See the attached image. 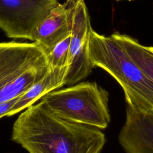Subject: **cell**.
<instances>
[{
	"label": "cell",
	"instance_id": "6da1fadb",
	"mask_svg": "<svg viewBox=\"0 0 153 153\" xmlns=\"http://www.w3.org/2000/svg\"><path fill=\"white\" fill-rule=\"evenodd\" d=\"M11 140L29 153H100L106 142L100 128L60 118L41 101L19 115Z\"/></svg>",
	"mask_w": 153,
	"mask_h": 153
},
{
	"label": "cell",
	"instance_id": "7a4b0ae2",
	"mask_svg": "<svg viewBox=\"0 0 153 153\" xmlns=\"http://www.w3.org/2000/svg\"><path fill=\"white\" fill-rule=\"evenodd\" d=\"M89 54L94 68H102L120 85L127 106L142 111H153V82L111 35H100L92 29Z\"/></svg>",
	"mask_w": 153,
	"mask_h": 153
},
{
	"label": "cell",
	"instance_id": "3957f363",
	"mask_svg": "<svg viewBox=\"0 0 153 153\" xmlns=\"http://www.w3.org/2000/svg\"><path fill=\"white\" fill-rule=\"evenodd\" d=\"M41 102L54 115L70 122L101 130L111 121L109 93L95 82H82L52 91Z\"/></svg>",
	"mask_w": 153,
	"mask_h": 153
},
{
	"label": "cell",
	"instance_id": "277c9868",
	"mask_svg": "<svg viewBox=\"0 0 153 153\" xmlns=\"http://www.w3.org/2000/svg\"><path fill=\"white\" fill-rule=\"evenodd\" d=\"M51 69L36 42H0V103L22 95Z\"/></svg>",
	"mask_w": 153,
	"mask_h": 153
},
{
	"label": "cell",
	"instance_id": "5b68a950",
	"mask_svg": "<svg viewBox=\"0 0 153 153\" xmlns=\"http://www.w3.org/2000/svg\"><path fill=\"white\" fill-rule=\"evenodd\" d=\"M58 0H0V29L7 37L33 41L38 26Z\"/></svg>",
	"mask_w": 153,
	"mask_h": 153
},
{
	"label": "cell",
	"instance_id": "8992f818",
	"mask_svg": "<svg viewBox=\"0 0 153 153\" xmlns=\"http://www.w3.org/2000/svg\"><path fill=\"white\" fill-rule=\"evenodd\" d=\"M67 2L71 11L72 28L65 85H73L90 75L94 68L89 54V39L92 27L84 0Z\"/></svg>",
	"mask_w": 153,
	"mask_h": 153
},
{
	"label": "cell",
	"instance_id": "52a82bcc",
	"mask_svg": "<svg viewBox=\"0 0 153 153\" xmlns=\"http://www.w3.org/2000/svg\"><path fill=\"white\" fill-rule=\"evenodd\" d=\"M126 120L118 141L126 153H153V111L126 106Z\"/></svg>",
	"mask_w": 153,
	"mask_h": 153
},
{
	"label": "cell",
	"instance_id": "ba28073f",
	"mask_svg": "<svg viewBox=\"0 0 153 153\" xmlns=\"http://www.w3.org/2000/svg\"><path fill=\"white\" fill-rule=\"evenodd\" d=\"M71 11L68 2H58L35 29L33 41L47 55L57 44L71 35Z\"/></svg>",
	"mask_w": 153,
	"mask_h": 153
},
{
	"label": "cell",
	"instance_id": "9c48e42d",
	"mask_svg": "<svg viewBox=\"0 0 153 153\" xmlns=\"http://www.w3.org/2000/svg\"><path fill=\"white\" fill-rule=\"evenodd\" d=\"M69 66L51 69L40 80L23 94L6 117H11L33 105L47 93L65 85Z\"/></svg>",
	"mask_w": 153,
	"mask_h": 153
},
{
	"label": "cell",
	"instance_id": "30bf717a",
	"mask_svg": "<svg viewBox=\"0 0 153 153\" xmlns=\"http://www.w3.org/2000/svg\"><path fill=\"white\" fill-rule=\"evenodd\" d=\"M111 36L120 45L133 62L153 82V53L147 46L126 34L115 32Z\"/></svg>",
	"mask_w": 153,
	"mask_h": 153
},
{
	"label": "cell",
	"instance_id": "8fae6325",
	"mask_svg": "<svg viewBox=\"0 0 153 153\" xmlns=\"http://www.w3.org/2000/svg\"><path fill=\"white\" fill-rule=\"evenodd\" d=\"M71 33L57 44L53 50L47 54L49 65L51 69L69 66V47Z\"/></svg>",
	"mask_w": 153,
	"mask_h": 153
},
{
	"label": "cell",
	"instance_id": "7c38bea8",
	"mask_svg": "<svg viewBox=\"0 0 153 153\" xmlns=\"http://www.w3.org/2000/svg\"><path fill=\"white\" fill-rule=\"evenodd\" d=\"M21 96L16 97L8 101L0 103V118L7 116V114L10 111L12 107L17 102V101L19 100Z\"/></svg>",
	"mask_w": 153,
	"mask_h": 153
},
{
	"label": "cell",
	"instance_id": "4fadbf2b",
	"mask_svg": "<svg viewBox=\"0 0 153 153\" xmlns=\"http://www.w3.org/2000/svg\"><path fill=\"white\" fill-rule=\"evenodd\" d=\"M148 47V48L153 53V46H147Z\"/></svg>",
	"mask_w": 153,
	"mask_h": 153
},
{
	"label": "cell",
	"instance_id": "5bb4252c",
	"mask_svg": "<svg viewBox=\"0 0 153 153\" xmlns=\"http://www.w3.org/2000/svg\"><path fill=\"white\" fill-rule=\"evenodd\" d=\"M67 1H76V0H66Z\"/></svg>",
	"mask_w": 153,
	"mask_h": 153
},
{
	"label": "cell",
	"instance_id": "9a60e30c",
	"mask_svg": "<svg viewBox=\"0 0 153 153\" xmlns=\"http://www.w3.org/2000/svg\"><path fill=\"white\" fill-rule=\"evenodd\" d=\"M117 1H120V0H117ZM128 1H131V0H128Z\"/></svg>",
	"mask_w": 153,
	"mask_h": 153
},
{
	"label": "cell",
	"instance_id": "2e32d148",
	"mask_svg": "<svg viewBox=\"0 0 153 153\" xmlns=\"http://www.w3.org/2000/svg\"><path fill=\"white\" fill-rule=\"evenodd\" d=\"M131 1H132V0H131Z\"/></svg>",
	"mask_w": 153,
	"mask_h": 153
}]
</instances>
